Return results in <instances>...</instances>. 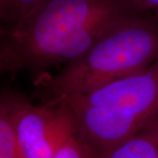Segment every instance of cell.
<instances>
[{"instance_id":"obj_8","label":"cell","mask_w":158,"mask_h":158,"mask_svg":"<svg viewBox=\"0 0 158 158\" xmlns=\"http://www.w3.org/2000/svg\"><path fill=\"white\" fill-rule=\"evenodd\" d=\"M53 158H91V156L74 134L60 147Z\"/></svg>"},{"instance_id":"obj_7","label":"cell","mask_w":158,"mask_h":158,"mask_svg":"<svg viewBox=\"0 0 158 158\" xmlns=\"http://www.w3.org/2000/svg\"><path fill=\"white\" fill-rule=\"evenodd\" d=\"M45 0H0L1 27H10L22 21Z\"/></svg>"},{"instance_id":"obj_4","label":"cell","mask_w":158,"mask_h":158,"mask_svg":"<svg viewBox=\"0 0 158 158\" xmlns=\"http://www.w3.org/2000/svg\"><path fill=\"white\" fill-rule=\"evenodd\" d=\"M1 99L8 106L26 158H53L66 140L76 134L72 113L64 102L37 106L12 91L2 92Z\"/></svg>"},{"instance_id":"obj_2","label":"cell","mask_w":158,"mask_h":158,"mask_svg":"<svg viewBox=\"0 0 158 158\" xmlns=\"http://www.w3.org/2000/svg\"><path fill=\"white\" fill-rule=\"evenodd\" d=\"M60 101L69 108L76 135L91 158H103L158 118V60L137 73Z\"/></svg>"},{"instance_id":"obj_5","label":"cell","mask_w":158,"mask_h":158,"mask_svg":"<svg viewBox=\"0 0 158 158\" xmlns=\"http://www.w3.org/2000/svg\"><path fill=\"white\" fill-rule=\"evenodd\" d=\"M103 158H158V118Z\"/></svg>"},{"instance_id":"obj_1","label":"cell","mask_w":158,"mask_h":158,"mask_svg":"<svg viewBox=\"0 0 158 158\" xmlns=\"http://www.w3.org/2000/svg\"><path fill=\"white\" fill-rule=\"evenodd\" d=\"M143 12L133 0H45L19 24L1 27L0 70L26 72L35 85Z\"/></svg>"},{"instance_id":"obj_3","label":"cell","mask_w":158,"mask_h":158,"mask_svg":"<svg viewBox=\"0 0 158 158\" xmlns=\"http://www.w3.org/2000/svg\"><path fill=\"white\" fill-rule=\"evenodd\" d=\"M158 60V20L143 12L109 31L80 56L36 87L43 105L141 71Z\"/></svg>"},{"instance_id":"obj_9","label":"cell","mask_w":158,"mask_h":158,"mask_svg":"<svg viewBox=\"0 0 158 158\" xmlns=\"http://www.w3.org/2000/svg\"><path fill=\"white\" fill-rule=\"evenodd\" d=\"M141 10L152 15L158 20V0H133Z\"/></svg>"},{"instance_id":"obj_6","label":"cell","mask_w":158,"mask_h":158,"mask_svg":"<svg viewBox=\"0 0 158 158\" xmlns=\"http://www.w3.org/2000/svg\"><path fill=\"white\" fill-rule=\"evenodd\" d=\"M0 158H26L15 135L8 106L2 99H0Z\"/></svg>"}]
</instances>
